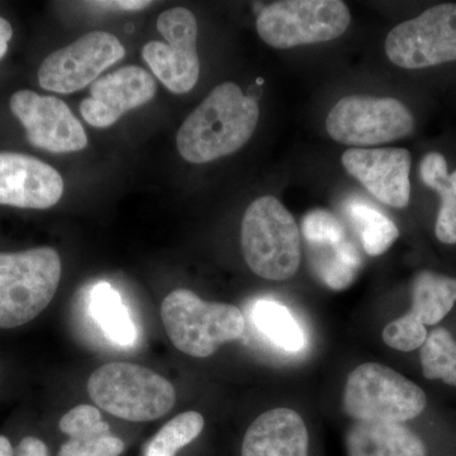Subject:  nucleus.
Wrapping results in <instances>:
<instances>
[{"mask_svg": "<svg viewBox=\"0 0 456 456\" xmlns=\"http://www.w3.org/2000/svg\"><path fill=\"white\" fill-rule=\"evenodd\" d=\"M256 99L235 83L216 86L185 119L176 137L179 154L193 164L209 163L246 145L259 122Z\"/></svg>", "mask_w": 456, "mask_h": 456, "instance_id": "1", "label": "nucleus"}, {"mask_svg": "<svg viewBox=\"0 0 456 456\" xmlns=\"http://www.w3.org/2000/svg\"><path fill=\"white\" fill-rule=\"evenodd\" d=\"M241 248L248 268L266 281H287L301 265V231L290 212L274 197L257 198L246 209Z\"/></svg>", "mask_w": 456, "mask_h": 456, "instance_id": "2", "label": "nucleus"}, {"mask_svg": "<svg viewBox=\"0 0 456 456\" xmlns=\"http://www.w3.org/2000/svg\"><path fill=\"white\" fill-rule=\"evenodd\" d=\"M161 320L174 346L193 358H208L218 347L241 338L242 312L227 303L206 302L188 289L167 294Z\"/></svg>", "mask_w": 456, "mask_h": 456, "instance_id": "3", "label": "nucleus"}, {"mask_svg": "<svg viewBox=\"0 0 456 456\" xmlns=\"http://www.w3.org/2000/svg\"><path fill=\"white\" fill-rule=\"evenodd\" d=\"M61 259L53 248L0 253V329L35 320L55 297Z\"/></svg>", "mask_w": 456, "mask_h": 456, "instance_id": "4", "label": "nucleus"}, {"mask_svg": "<svg viewBox=\"0 0 456 456\" xmlns=\"http://www.w3.org/2000/svg\"><path fill=\"white\" fill-rule=\"evenodd\" d=\"M92 401L110 415L131 422L154 421L175 404V388L151 369L110 362L97 369L88 380Z\"/></svg>", "mask_w": 456, "mask_h": 456, "instance_id": "5", "label": "nucleus"}, {"mask_svg": "<svg viewBox=\"0 0 456 456\" xmlns=\"http://www.w3.org/2000/svg\"><path fill=\"white\" fill-rule=\"evenodd\" d=\"M344 410L355 421L402 422L424 412L428 398L398 371L365 362L354 369L344 389Z\"/></svg>", "mask_w": 456, "mask_h": 456, "instance_id": "6", "label": "nucleus"}, {"mask_svg": "<svg viewBox=\"0 0 456 456\" xmlns=\"http://www.w3.org/2000/svg\"><path fill=\"white\" fill-rule=\"evenodd\" d=\"M351 22L349 8L340 0H283L261 11L256 29L274 49L335 40Z\"/></svg>", "mask_w": 456, "mask_h": 456, "instance_id": "7", "label": "nucleus"}, {"mask_svg": "<svg viewBox=\"0 0 456 456\" xmlns=\"http://www.w3.org/2000/svg\"><path fill=\"white\" fill-rule=\"evenodd\" d=\"M326 130L332 140L360 149L407 137L415 130V118L398 99L349 95L330 110Z\"/></svg>", "mask_w": 456, "mask_h": 456, "instance_id": "8", "label": "nucleus"}, {"mask_svg": "<svg viewBox=\"0 0 456 456\" xmlns=\"http://www.w3.org/2000/svg\"><path fill=\"white\" fill-rule=\"evenodd\" d=\"M386 53L410 70L456 61V4L435 5L399 23L387 36Z\"/></svg>", "mask_w": 456, "mask_h": 456, "instance_id": "9", "label": "nucleus"}, {"mask_svg": "<svg viewBox=\"0 0 456 456\" xmlns=\"http://www.w3.org/2000/svg\"><path fill=\"white\" fill-rule=\"evenodd\" d=\"M158 31L167 42L146 44L143 60L170 92L185 94L196 86L200 74L196 17L187 8L167 9L158 18Z\"/></svg>", "mask_w": 456, "mask_h": 456, "instance_id": "10", "label": "nucleus"}, {"mask_svg": "<svg viewBox=\"0 0 456 456\" xmlns=\"http://www.w3.org/2000/svg\"><path fill=\"white\" fill-rule=\"evenodd\" d=\"M125 56L121 42L107 32H90L44 60L38 70L42 88L69 93L84 89Z\"/></svg>", "mask_w": 456, "mask_h": 456, "instance_id": "11", "label": "nucleus"}, {"mask_svg": "<svg viewBox=\"0 0 456 456\" xmlns=\"http://www.w3.org/2000/svg\"><path fill=\"white\" fill-rule=\"evenodd\" d=\"M9 104L31 145L53 154L80 151L88 145L82 123L61 99L20 90Z\"/></svg>", "mask_w": 456, "mask_h": 456, "instance_id": "12", "label": "nucleus"}, {"mask_svg": "<svg viewBox=\"0 0 456 456\" xmlns=\"http://www.w3.org/2000/svg\"><path fill=\"white\" fill-rule=\"evenodd\" d=\"M341 160L345 170L380 202L393 208L410 203L412 156L408 150L351 147Z\"/></svg>", "mask_w": 456, "mask_h": 456, "instance_id": "13", "label": "nucleus"}, {"mask_svg": "<svg viewBox=\"0 0 456 456\" xmlns=\"http://www.w3.org/2000/svg\"><path fill=\"white\" fill-rule=\"evenodd\" d=\"M156 82L139 66H125L92 84L90 97L80 104V112L93 127L106 128L128 112L155 97Z\"/></svg>", "mask_w": 456, "mask_h": 456, "instance_id": "14", "label": "nucleus"}, {"mask_svg": "<svg viewBox=\"0 0 456 456\" xmlns=\"http://www.w3.org/2000/svg\"><path fill=\"white\" fill-rule=\"evenodd\" d=\"M64 193V180L49 164L18 152H0V206L47 209Z\"/></svg>", "mask_w": 456, "mask_h": 456, "instance_id": "15", "label": "nucleus"}, {"mask_svg": "<svg viewBox=\"0 0 456 456\" xmlns=\"http://www.w3.org/2000/svg\"><path fill=\"white\" fill-rule=\"evenodd\" d=\"M307 428L296 411L275 408L261 413L246 431L241 456H308Z\"/></svg>", "mask_w": 456, "mask_h": 456, "instance_id": "16", "label": "nucleus"}, {"mask_svg": "<svg viewBox=\"0 0 456 456\" xmlns=\"http://www.w3.org/2000/svg\"><path fill=\"white\" fill-rule=\"evenodd\" d=\"M347 456H426L422 440L398 422L355 421L346 434Z\"/></svg>", "mask_w": 456, "mask_h": 456, "instance_id": "17", "label": "nucleus"}, {"mask_svg": "<svg viewBox=\"0 0 456 456\" xmlns=\"http://www.w3.org/2000/svg\"><path fill=\"white\" fill-rule=\"evenodd\" d=\"M456 303V278L421 272L412 287V307L408 316L425 326H434L448 316Z\"/></svg>", "mask_w": 456, "mask_h": 456, "instance_id": "18", "label": "nucleus"}, {"mask_svg": "<svg viewBox=\"0 0 456 456\" xmlns=\"http://www.w3.org/2000/svg\"><path fill=\"white\" fill-rule=\"evenodd\" d=\"M89 308L108 340L119 346H131L136 342V326L112 285L102 281L93 287Z\"/></svg>", "mask_w": 456, "mask_h": 456, "instance_id": "19", "label": "nucleus"}, {"mask_svg": "<svg viewBox=\"0 0 456 456\" xmlns=\"http://www.w3.org/2000/svg\"><path fill=\"white\" fill-rule=\"evenodd\" d=\"M314 272L327 287L346 289L362 265L358 248L349 239L338 244L308 245Z\"/></svg>", "mask_w": 456, "mask_h": 456, "instance_id": "20", "label": "nucleus"}, {"mask_svg": "<svg viewBox=\"0 0 456 456\" xmlns=\"http://www.w3.org/2000/svg\"><path fill=\"white\" fill-rule=\"evenodd\" d=\"M253 320L257 330L281 349L296 353L305 346V336L283 305L269 299L255 303Z\"/></svg>", "mask_w": 456, "mask_h": 456, "instance_id": "21", "label": "nucleus"}, {"mask_svg": "<svg viewBox=\"0 0 456 456\" xmlns=\"http://www.w3.org/2000/svg\"><path fill=\"white\" fill-rule=\"evenodd\" d=\"M346 211L358 231L362 248L370 256H379L386 253L398 239L399 231L395 222L369 204L362 200H351Z\"/></svg>", "mask_w": 456, "mask_h": 456, "instance_id": "22", "label": "nucleus"}, {"mask_svg": "<svg viewBox=\"0 0 456 456\" xmlns=\"http://www.w3.org/2000/svg\"><path fill=\"white\" fill-rule=\"evenodd\" d=\"M204 419L196 411L180 413L165 424L146 444L142 456H175L176 452L200 436Z\"/></svg>", "mask_w": 456, "mask_h": 456, "instance_id": "23", "label": "nucleus"}, {"mask_svg": "<svg viewBox=\"0 0 456 456\" xmlns=\"http://www.w3.org/2000/svg\"><path fill=\"white\" fill-rule=\"evenodd\" d=\"M419 356L425 378L456 387V341L448 330L439 327L431 331Z\"/></svg>", "mask_w": 456, "mask_h": 456, "instance_id": "24", "label": "nucleus"}, {"mask_svg": "<svg viewBox=\"0 0 456 456\" xmlns=\"http://www.w3.org/2000/svg\"><path fill=\"white\" fill-rule=\"evenodd\" d=\"M60 430L70 439H88V437L110 435V425L103 421L101 411L89 404H80L62 416Z\"/></svg>", "mask_w": 456, "mask_h": 456, "instance_id": "25", "label": "nucleus"}, {"mask_svg": "<svg viewBox=\"0 0 456 456\" xmlns=\"http://www.w3.org/2000/svg\"><path fill=\"white\" fill-rule=\"evenodd\" d=\"M302 232L308 245L338 244L347 239L341 222L323 209L312 211L303 218Z\"/></svg>", "mask_w": 456, "mask_h": 456, "instance_id": "26", "label": "nucleus"}, {"mask_svg": "<svg viewBox=\"0 0 456 456\" xmlns=\"http://www.w3.org/2000/svg\"><path fill=\"white\" fill-rule=\"evenodd\" d=\"M428 335L426 326L417 322L406 314L384 329L383 341L392 349L413 351L421 349Z\"/></svg>", "mask_w": 456, "mask_h": 456, "instance_id": "27", "label": "nucleus"}, {"mask_svg": "<svg viewBox=\"0 0 456 456\" xmlns=\"http://www.w3.org/2000/svg\"><path fill=\"white\" fill-rule=\"evenodd\" d=\"M125 450V444L113 435L70 439L60 449L59 456H119Z\"/></svg>", "mask_w": 456, "mask_h": 456, "instance_id": "28", "label": "nucleus"}, {"mask_svg": "<svg viewBox=\"0 0 456 456\" xmlns=\"http://www.w3.org/2000/svg\"><path fill=\"white\" fill-rule=\"evenodd\" d=\"M449 176L432 188L441 197L435 233L443 244L454 245L456 244V196L450 188Z\"/></svg>", "mask_w": 456, "mask_h": 456, "instance_id": "29", "label": "nucleus"}, {"mask_svg": "<svg viewBox=\"0 0 456 456\" xmlns=\"http://www.w3.org/2000/svg\"><path fill=\"white\" fill-rule=\"evenodd\" d=\"M14 456H49V450L44 441L28 436L14 449Z\"/></svg>", "mask_w": 456, "mask_h": 456, "instance_id": "30", "label": "nucleus"}, {"mask_svg": "<svg viewBox=\"0 0 456 456\" xmlns=\"http://www.w3.org/2000/svg\"><path fill=\"white\" fill-rule=\"evenodd\" d=\"M92 4H97L99 7L121 9V11H140L152 4L151 2L146 0H117V2H93Z\"/></svg>", "mask_w": 456, "mask_h": 456, "instance_id": "31", "label": "nucleus"}, {"mask_svg": "<svg viewBox=\"0 0 456 456\" xmlns=\"http://www.w3.org/2000/svg\"><path fill=\"white\" fill-rule=\"evenodd\" d=\"M13 36L11 23L4 18L0 17V59L7 53L9 41Z\"/></svg>", "mask_w": 456, "mask_h": 456, "instance_id": "32", "label": "nucleus"}, {"mask_svg": "<svg viewBox=\"0 0 456 456\" xmlns=\"http://www.w3.org/2000/svg\"><path fill=\"white\" fill-rule=\"evenodd\" d=\"M0 456H14V449L11 441L5 436H0Z\"/></svg>", "mask_w": 456, "mask_h": 456, "instance_id": "33", "label": "nucleus"}, {"mask_svg": "<svg viewBox=\"0 0 456 456\" xmlns=\"http://www.w3.org/2000/svg\"><path fill=\"white\" fill-rule=\"evenodd\" d=\"M450 188L456 196V170L449 176Z\"/></svg>", "mask_w": 456, "mask_h": 456, "instance_id": "34", "label": "nucleus"}]
</instances>
